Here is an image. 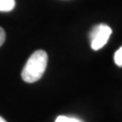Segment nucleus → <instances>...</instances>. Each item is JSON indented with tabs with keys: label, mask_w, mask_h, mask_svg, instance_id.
<instances>
[{
	"label": "nucleus",
	"mask_w": 122,
	"mask_h": 122,
	"mask_svg": "<svg viewBox=\"0 0 122 122\" xmlns=\"http://www.w3.org/2000/svg\"><path fill=\"white\" fill-rule=\"evenodd\" d=\"M0 122H7V121H6L4 118H1V117H0Z\"/></svg>",
	"instance_id": "7"
},
{
	"label": "nucleus",
	"mask_w": 122,
	"mask_h": 122,
	"mask_svg": "<svg viewBox=\"0 0 122 122\" xmlns=\"http://www.w3.org/2000/svg\"><path fill=\"white\" fill-rule=\"evenodd\" d=\"M56 122H81L75 118H69V117H65V115H60L56 119Z\"/></svg>",
	"instance_id": "5"
},
{
	"label": "nucleus",
	"mask_w": 122,
	"mask_h": 122,
	"mask_svg": "<svg viewBox=\"0 0 122 122\" xmlns=\"http://www.w3.org/2000/svg\"><path fill=\"white\" fill-rule=\"evenodd\" d=\"M48 65V54L43 50L32 53L22 71V78L26 83H35L43 76Z\"/></svg>",
	"instance_id": "1"
},
{
	"label": "nucleus",
	"mask_w": 122,
	"mask_h": 122,
	"mask_svg": "<svg viewBox=\"0 0 122 122\" xmlns=\"http://www.w3.org/2000/svg\"><path fill=\"white\" fill-rule=\"evenodd\" d=\"M112 30L111 27L105 25V24H100L93 28L91 32V40H92V49L93 50H100L104 46L106 42L109 41L111 36Z\"/></svg>",
	"instance_id": "2"
},
{
	"label": "nucleus",
	"mask_w": 122,
	"mask_h": 122,
	"mask_svg": "<svg viewBox=\"0 0 122 122\" xmlns=\"http://www.w3.org/2000/svg\"><path fill=\"white\" fill-rule=\"evenodd\" d=\"M114 62H115L119 67H122V46L114 53Z\"/></svg>",
	"instance_id": "4"
},
{
	"label": "nucleus",
	"mask_w": 122,
	"mask_h": 122,
	"mask_svg": "<svg viewBox=\"0 0 122 122\" xmlns=\"http://www.w3.org/2000/svg\"><path fill=\"white\" fill-rule=\"evenodd\" d=\"M5 40H6V33L2 30V27H0V46L5 43Z\"/></svg>",
	"instance_id": "6"
},
{
	"label": "nucleus",
	"mask_w": 122,
	"mask_h": 122,
	"mask_svg": "<svg viewBox=\"0 0 122 122\" xmlns=\"http://www.w3.org/2000/svg\"><path fill=\"white\" fill-rule=\"evenodd\" d=\"M15 7V0H0V11H10Z\"/></svg>",
	"instance_id": "3"
}]
</instances>
